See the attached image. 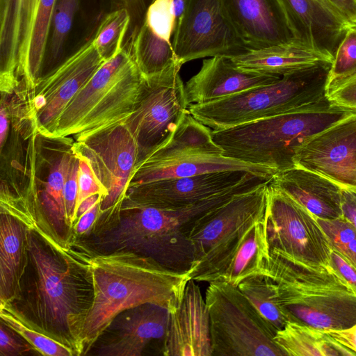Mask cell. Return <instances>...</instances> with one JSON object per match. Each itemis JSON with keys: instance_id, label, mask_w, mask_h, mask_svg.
Here are the masks:
<instances>
[{"instance_id": "1", "label": "cell", "mask_w": 356, "mask_h": 356, "mask_svg": "<svg viewBox=\"0 0 356 356\" xmlns=\"http://www.w3.org/2000/svg\"><path fill=\"white\" fill-rule=\"evenodd\" d=\"M28 225L26 298L16 314L29 327L81 355L80 334L93 291L88 254L60 245L34 220Z\"/></svg>"}, {"instance_id": "2", "label": "cell", "mask_w": 356, "mask_h": 356, "mask_svg": "<svg viewBox=\"0 0 356 356\" xmlns=\"http://www.w3.org/2000/svg\"><path fill=\"white\" fill-rule=\"evenodd\" d=\"M88 261L93 298L80 334L81 355L122 312L147 303L175 310L191 280L189 272L168 269L131 251L95 254Z\"/></svg>"}, {"instance_id": "3", "label": "cell", "mask_w": 356, "mask_h": 356, "mask_svg": "<svg viewBox=\"0 0 356 356\" xmlns=\"http://www.w3.org/2000/svg\"><path fill=\"white\" fill-rule=\"evenodd\" d=\"M267 180L242 182L191 206L177 209L139 207L111 212L97 234L102 253L131 251L177 272H189L194 255L189 236L197 220L236 194Z\"/></svg>"}, {"instance_id": "4", "label": "cell", "mask_w": 356, "mask_h": 356, "mask_svg": "<svg viewBox=\"0 0 356 356\" xmlns=\"http://www.w3.org/2000/svg\"><path fill=\"white\" fill-rule=\"evenodd\" d=\"M264 274L293 321L326 331L356 323V288L330 264L298 261L270 252Z\"/></svg>"}, {"instance_id": "5", "label": "cell", "mask_w": 356, "mask_h": 356, "mask_svg": "<svg viewBox=\"0 0 356 356\" xmlns=\"http://www.w3.org/2000/svg\"><path fill=\"white\" fill-rule=\"evenodd\" d=\"M356 108L338 105L328 98L318 104L222 130H212L222 154L266 166L276 173L294 168L298 149L310 138Z\"/></svg>"}, {"instance_id": "6", "label": "cell", "mask_w": 356, "mask_h": 356, "mask_svg": "<svg viewBox=\"0 0 356 356\" xmlns=\"http://www.w3.org/2000/svg\"><path fill=\"white\" fill-rule=\"evenodd\" d=\"M143 87V76L129 48L108 58L61 112L49 138L81 140L129 118Z\"/></svg>"}, {"instance_id": "7", "label": "cell", "mask_w": 356, "mask_h": 356, "mask_svg": "<svg viewBox=\"0 0 356 356\" xmlns=\"http://www.w3.org/2000/svg\"><path fill=\"white\" fill-rule=\"evenodd\" d=\"M332 63L321 62L255 87L206 104L188 106L191 115L212 130L226 129L298 111L327 99L325 86Z\"/></svg>"}, {"instance_id": "8", "label": "cell", "mask_w": 356, "mask_h": 356, "mask_svg": "<svg viewBox=\"0 0 356 356\" xmlns=\"http://www.w3.org/2000/svg\"><path fill=\"white\" fill-rule=\"evenodd\" d=\"M212 356H286L274 341L276 332L237 286L209 283Z\"/></svg>"}, {"instance_id": "9", "label": "cell", "mask_w": 356, "mask_h": 356, "mask_svg": "<svg viewBox=\"0 0 356 356\" xmlns=\"http://www.w3.org/2000/svg\"><path fill=\"white\" fill-rule=\"evenodd\" d=\"M265 227L270 252L307 263L331 264L332 247L317 218L270 180Z\"/></svg>"}, {"instance_id": "10", "label": "cell", "mask_w": 356, "mask_h": 356, "mask_svg": "<svg viewBox=\"0 0 356 356\" xmlns=\"http://www.w3.org/2000/svg\"><path fill=\"white\" fill-rule=\"evenodd\" d=\"M106 60L92 37L37 80L23 101L28 118L40 135L48 138L61 112Z\"/></svg>"}, {"instance_id": "11", "label": "cell", "mask_w": 356, "mask_h": 356, "mask_svg": "<svg viewBox=\"0 0 356 356\" xmlns=\"http://www.w3.org/2000/svg\"><path fill=\"white\" fill-rule=\"evenodd\" d=\"M128 119L76 140L71 148L88 159L99 184L107 192L101 202L99 216L122 202L140 158V146Z\"/></svg>"}, {"instance_id": "12", "label": "cell", "mask_w": 356, "mask_h": 356, "mask_svg": "<svg viewBox=\"0 0 356 356\" xmlns=\"http://www.w3.org/2000/svg\"><path fill=\"white\" fill-rule=\"evenodd\" d=\"M181 66L177 62L159 74L143 76L139 101L128 119L140 146V158L167 142L188 111Z\"/></svg>"}, {"instance_id": "13", "label": "cell", "mask_w": 356, "mask_h": 356, "mask_svg": "<svg viewBox=\"0 0 356 356\" xmlns=\"http://www.w3.org/2000/svg\"><path fill=\"white\" fill-rule=\"evenodd\" d=\"M172 44L181 65L249 50L232 24L224 0H189L175 29Z\"/></svg>"}, {"instance_id": "14", "label": "cell", "mask_w": 356, "mask_h": 356, "mask_svg": "<svg viewBox=\"0 0 356 356\" xmlns=\"http://www.w3.org/2000/svg\"><path fill=\"white\" fill-rule=\"evenodd\" d=\"M256 177H261L245 171H222L130 185L112 211L139 207L181 209Z\"/></svg>"}, {"instance_id": "15", "label": "cell", "mask_w": 356, "mask_h": 356, "mask_svg": "<svg viewBox=\"0 0 356 356\" xmlns=\"http://www.w3.org/2000/svg\"><path fill=\"white\" fill-rule=\"evenodd\" d=\"M270 180L236 194L197 220L189 236L194 255L193 268L209 259L248 223L265 215Z\"/></svg>"}, {"instance_id": "16", "label": "cell", "mask_w": 356, "mask_h": 356, "mask_svg": "<svg viewBox=\"0 0 356 356\" xmlns=\"http://www.w3.org/2000/svg\"><path fill=\"white\" fill-rule=\"evenodd\" d=\"M265 216L243 227L209 259L189 271L195 282H221L237 286L247 277L264 274L270 250Z\"/></svg>"}, {"instance_id": "17", "label": "cell", "mask_w": 356, "mask_h": 356, "mask_svg": "<svg viewBox=\"0 0 356 356\" xmlns=\"http://www.w3.org/2000/svg\"><path fill=\"white\" fill-rule=\"evenodd\" d=\"M294 163L342 188H356V113L307 140L297 151Z\"/></svg>"}, {"instance_id": "18", "label": "cell", "mask_w": 356, "mask_h": 356, "mask_svg": "<svg viewBox=\"0 0 356 356\" xmlns=\"http://www.w3.org/2000/svg\"><path fill=\"white\" fill-rule=\"evenodd\" d=\"M40 0H0V88L11 90L27 75Z\"/></svg>"}, {"instance_id": "19", "label": "cell", "mask_w": 356, "mask_h": 356, "mask_svg": "<svg viewBox=\"0 0 356 356\" xmlns=\"http://www.w3.org/2000/svg\"><path fill=\"white\" fill-rule=\"evenodd\" d=\"M162 353L165 356H212L209 310L193 280L188 282L178 307L169 312Z\"/></svg>"}, {"instance_id": "20", "label": "cell", "mask_w": 356, "mask_h": 356, "mask_svg": "<svg viewBox=\"0 0 356 356\" xmlns=\"http://www.w3.org/2000/svg\"><path fill=\"white\" fill-rule=\"evenodd\" d=\"M224 2L232 24L249 49L298 42L280 0Z\"/></svg>"}, {"instance_id": "21", "label": "cell", "mask_w": 356, "mask_h": 356, "mask_svg": "<svg viewBox=\"0 0 356 356\" xmlns=\"http://www.w3.org/2000/svg\"><path fill=\"white\" fill-rule=\"evenodd\" d=\"M296 40L333 60L338 45L353 24L335 13L324 0H280Z\"/></svg>"}, {"instance_id": "22", "label": "cell", "mask_w": 356, "mask_h": 356, "mask_svg": "<svg viewBox=\"0 0 356 356\" xmlns=\"http://www.w3.org/2000/svg\"><path fill=\"white\" fill-rule=\"evenodd\" d=\"M280 78L241 68L229 56H215L204 60L200 71L186 83V100L188 106L209 103Z\"/></svg>"}, {"instance_id": "23", "label": "cell", "mask_w": 356, "mask_h": 356, "mask_svg": "<svg viewBox=\"0 0 356 356\" xmlns=\"http://www.w3.org/2000/svg\"><path fill=\"white\" fill-rule=\"evenodd\" d=\"M245 171L266 179L276 172L266 166L252 164L223 154H191L157 160H140L136 165L128 186L149 181L187 177L222 171Z\"/></svg>"}, {"instance_id": "24", "label": "cell", "mask_w": 356, "mask_h": 356, "mask_svg": "<svg viewBox=\"0 0 356 356\" xmlns=\"http://www.w3.org/2000/svg\"><path fill=\"white\" fill-rule=\"evenodd\" d=\"M118 323L115 335L99 348L102 356H140L152 341L165 339L169 311L147 303L130 309Z\"/></svg>"}, {"instance_id": "25", "label": "cell", "mask_w": 356, "mask_h": 356, "mask_svg": "<svg viewBox=\"0 0 356 356\" xmlns=\"http://www.w3.org/2000/svg\"><path fill=\"white\" fill-rule=\"evenodd\" d=\"M270 182L317 218L342 216V187L322 175L295 166L276 173Z\"/></svg>"}, {"instance_id": "26", "label": "cell", "mask_w": 356, "mask_h": 356, "mask_svg": "<svg viewBox=\"0 0 356 356\" xmlns=\"http://www.w3.org/2000/svg\"><path fill=\"white\" fill-rule=\"evenodd\" d=\"M28 225L19 217L1 211L0 305L21 300L29 264Z\"/></svg>"}, {"instance_id": "27", "label": "cell", "mask_w": 356, "mask_h": 356, "mask_svg": "<svg viewBox=\"0 0 356 356\" xmlns=\"http://www.w3.org/2000/svg\"><path fill=\"white\" fill-rule=\"evenodd\" d=\"M229 57L244 70L281 76L321 62H332L298 42L249 49Z\"/></svg>"}, {"instance_id": "28", "label": "cell", "mask_w": 356, "mask_h": 356, "mask_svg": "<svg viewBox=\"0 0 356 356\" xmlns=\"http://www.w3.org/2000/svg\"><path fill=\"white\" fill-rule=\"evenodd\" d=\"M211 131L188 111L169 140L139 161L163 160L191 154H222V149L213 140Z\"/></svg>"}, {"instance_id": "29", "label": "cell", "mask_w": 356, "mask_h": 356, "mask_svg": "<svg viewBox=\"0 0 356 356\" xmlns=\"http://www.w3.org/2000/svg\"><path fill=\"white\" fill-rule=\"evenodd\" d=\"M274 341L289 356L353 355L324 330L298 321H289L276 332Z\"/></svg>"}, {"instance_id": "30", "label": "cell", "mask_w": 356, "mask_h": 356, "mask_svg": "<svg viewBox=\"0 0 356 356\" xmlns=\"http://www.w3.org/2000/svg\"><path fill=\"white\" fill-rule=\"evenodd\" d=\"M129 49L144 77L159 74L177 62L172 42L159 37L145 22L133 33Z\"/></svg>"}, {"instance_id": "31", "label": "cell", "mask_w": 356, "mask_h": 356, "mask_svg": "<svg viewBox=\"0 0 356 356\" xmlns=\"http://www.w3.org/2000/svg\"><path fill=\"white\" fill-rule=\"evenodd\" d=\"M237 287L276 332L289 321H293L280 304L275 284L268 276H250L241 281Z\"/></svg>"}, {"instance_id": "32", "label": "cell", "mask_w": 356, "mask_h": 356, "mask_svg": "<svg viewBox=\"0 0 356 356\" xmlns=\"http://www.w3.org/2000/svg\"><path fill=\"white\" fill-rule=\"evenodd\" d=\"M57 0H40L29 55L27 75L22 83L26 94L41 76Z\"/></svg>"}, {"instance_id": "33", "label": "cell", "mask_w": 356, "mask_h": 356, "mask_svg": "<svg viewBox=\"0 0 356 356\" xmlns=\"http://www.w3.org/2000/svg\"><path fill=\"white\" fill-rule=\"evenodd\" d=\"M356 77V24L346 31L335 51L328 73L325 92L329 95Z\"/></svg>"}, {"instance_id": "34", "label": "cell", "mask_w": 356, "mask_h": 356, "mask_svg": "<svg viewBox=\"0 0 356 356\" xmlns=\"http://www.w3.org/2000/svg\"><path fill=\"white\" fill-rule=\"evenodd\" d=\"M0 318L1 321L16 331L42 355H75L68 346L27 325L10 305H0Z\"/></svg>"}, {"instance_id": "35", "label": "cell", "mask_w": 356, "mask_h": 356, "mask_svg": "<svg viewBox=\"0 0 356 356\" xmlns=\"http://www.w3.org/2000/svg\"><path fill=\"white\" fill-rule=\"evenodd\" d=\"M130 20L129 11L123 7L108 13L101 22L92 38L96 47L106 59L123 48Z\"/></svg>"}, {"instance_id": "36", "label": "cell", "mask_w": 356, "mask_h": 356, "mask_svg": "<svg viewBox=\"0 0 356 356\" xmlns=\"http://www.w3.org/2000/svg\"><path fill=\"white\" fill-rule=\"evenodd\" d=\"M78 7L79 0H57L47 47L49 62L62 56Z\"/></svg>"}, {"instance_id": "37", "label": "cell", "mask_w": 356, "mask_h": 356, "mask_svg": "<svg viewBox=\"0 0 356 356\" xmlns=\"http://www.w3.org/2000/svg\"><path fill=\"white\" fill-rule=\"evenodd\" d=\"M317 218V217H316ZM333 249L356 268V229L343 216L334 219L317 218Z\"/></svg>"}, {"instance_id": "38", "label": "cell", "mask_w": 356, "mask_h": 356, "mask_svg": "<svg viewBox=\"0 0 356 356\" xmlns=\"http://www.w3.org/2000/svg\"><path fill=\"white\" fill-rule=\"evenodd\" d=\"M144 22L159 37L171 42L175 29L172 0H154L147 10Z\"/></svg>"}, {"instance_id": "39", "label": "cell", "mask_w": 356, "mask_h": 356, "mask_svg": "<svg viewBox=\"0 0 356 356\" xmlns=\"http://www.w3.org/2000/svg\"><path fill=\"white\" fill-rule=\"evenodd\" d=\"M73 153L79 159L78 194L75 208L76 213L78 207L86 198L94 194H100L104 198L107 195V192L99 184L88 159L79 152H73Z\"/></svg>"}, {"instance_id": "40", "label": "cell", "mask_w": 356, "mask_h": 356, "mask_svg": "<svg viewBox=\"0 0 356 356\" xmlns=\"http://www.w3.org/2000/svg\"><path fill=\"white\" fill-rule=\"evenodd\" d=\"M37 351L16 331L1 321L0 356H23Z\"/></svg>"}, {"instance_id": "41", "label": "cell", "mask_w": 356, "mask_h": 356, "mask_svg": "<svg viewBox=\"0 0 356 356\" xmlns=\"http://www.w3.org/2000/svg\"><path fill=\"white\" fill-rule=\"evenodd\" d=\"M78 170L79 159L74 154L71 168L63 189L66 218L68 225L73 230L74 225L75 223V208L78 194Z\"/></svg>"}, {"instance_id": "42", "label": "cell", "mask_w": 356, "mask_h": 356, "mask_svg": "<svg viewBox=\"0 0 356 356\" xmlns=\"http://www.w3.org/2000/svg\"><path fill=\"white\" fill-rule=\"evenodd\" d=\"M327 98L338 105L356 108V77L334 90Z\"/></svg>"}, {"instance_id": "43", "label": "cell", "mask_w": 356, "mask_h": 356, "mask_svg": "<svg viewBox=\"0 0 356 356\" xmlns=\"http://www.w3.org/2000/svg\"><path fill=\"white\" fill-rule=\"evenodd\" d=\"M325 332L333 341L356 355V323L348 328Z\"/></svg>"}, {"instance_id": "44", "label": "cell", "mask_w": 356, "mask_h": 356, "mask_svg": "<svg viewBox=\"0 0 356 356\" xmlns=\"http://www.w3.org/2000/svg\"><path fill=\"white\" fill-rule=\"evenodd\" d=\"M331 264L355 288H356V268L340 252L333 249L331 252Z\"/></svg>"}, {"instance_id": "45", "label": "cell", "mask_w": 356, "mask_h": 356, "mask_svg": "<svg viewBox=\"0 0 356 356\" xmlns=\"http://www.w3.org/2000/svg\"><path fill=\"white\" fill-rule=\"evenodd\" d=\"M102 200L97 202L76 221L73 227L76 238L90 232L98 218Z\"/></svg>"}, {"instance_id": "46", "label": "cell", "mask_w": 356, "mask_h": 356, "mask_svg": "<svg viewBox=\"0 0 356 356\" xmlns=\"http://www.w3.org/2000/svg\"><path fill=\"white\" fill-rule=\"evenodd\" d=\"M342 216L356 229V188H341Z\"/></svg>"}, {"instance_id": "47", "label": "cell", "mask_w": 356, "mask_h": 356, "mask_svg": "<svg viewBox=\"0 0 356 356\" xmlns=\"http://www.w3.org/2000/svg\"><path fill=\"white\" fill-rule=\"evenodd\" d=\"M339 15L351 24H356V0H324Z\"/></svg>"}, {"instance_id": "48", "label": "cell", "mask_w": 356, "mask_h": 356, "mask_svg": "<svg viewBox=\"0 0 356 356\" xmlns=\"http://www.w3.org/2000/svg\"><path fill=\"white\" fill-rule=\"evenodd\" d=\"M154 0H123L125 8L131 16L138 20L142 25L144 23L147 10Z\"/></svg>"}, {"instance_id": "49", "label": "cell", "mask_w": 356, "mask_h": 356, "mask_svg": "<svg viewBox=\"0 0 356 356\" xmlns=\"http://www.w3.org/2000/svg\"><path fill=\"white\" fill-rule=\"evenodd\" d=\"M9 113L8 111L6 104L1 101V108H0V144L1 149L3 147V145L6 142L8 127H9Z\"/></svg>"}, {"instance_id": "50", "label": "cell", "mask_w": 356, "mask_h": 356, "mask_svg": "<svg viewBox=\"0 0 356 356\" xmlns=\"http://www.w3.org/2000/svg\"><path fill=\"white\" fill-rule=\"evenodd\" d=\"M102 198L103 197L100 194H94L83 200L76 211L75 222L83 213L91 209L97 202L102 200Z\"/></svg>"}, {"instance_id": "51", "label": "cell", "mask_w": 356, "mask_h": 356, "mask_svg": "<svg viewBox=\"0 0 356 356\" xmlns=\"http://www.w3.org/2000/svg\"><path fill=\"white\" fill-rule=\"evenodd\" d=\"M172 1H173V6H174V11H175V28H176L177 24L179 23V22L186 9V7L189 0H172Z\"/></svg>"}]
</instances>
